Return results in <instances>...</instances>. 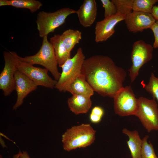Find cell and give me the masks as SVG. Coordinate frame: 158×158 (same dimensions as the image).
Returning a JSON list of instances; mask_svg holds the SVG:
<instances>
[{"instance_id":"1","label":"cell","mask_w":158,"mask_h":158,"mask_svg":"<svg viewBox=\"0 0 158 158\" xmlns=\"http://www.w3.org/2000/svg\"><path fill=\"white\" fill-rule=\"evenodd\" d=\"M81 74L94 91L103 97L113 98L123 87L127 74L109 57L95 55L85 59Z\"/></svg>"},{"instance_id":"2","label":"cell","mask_w":158,"mask_h":158,"mask_svg":"<svg viewBox=\"0 0 158 158\" xmlns=\"http://www.w3.org/2000/svg\"><path fill=\"white\" fill-rule=\"evenodd\" d=\"M96 131L89 124H82L67 129L62 136L64 150L70 151L91 145L95 139Z\"/></svg>"},{"instance_id":"3","label":"cell","mask_w":158,"mask_h":158,"mask_svg":"<svg viewBox=\"0 0 158 158\" xmlns=\"http://www.w3.org/2000/svg\"><path fill=\"white\" fill-rule=\"evenodd\" d=\"M19 60L33 65L39 64L44 67L49 71L58 80L60 76L58 70L54 48L47 39V36L43 38L42 46L39 51L35 54L21 57L18 55Z\"/></svg>"},{"instance_id":"4","label":"cell","mask_w":158,"mask_h":158,"mask_svg":"<svg viewBox=\"0 0 158 158\" xmlns=\"http://www.w3.org/2000/svg\"><path fill=\"white\" fill-rule=\"evenodd\" d=\"M76 13V11L69 8H61L53 12L44 11L37 14L36 22L40 37L47 36L65 22L69 15Z\"/></svg>"},{"instance_id":"5","label":"cell","mask_w":158,"mask_h":158,"mask_svg":"<svg viewBox=\"0 0 158 158\" xmlns=\"http://www.w3.org/2000/svg\"><path fill=\"white\" fill-rule=\"evenodd\" d=\"M85 59L82 48H78L74 56L68 59L60 67L62 68V72L55 88L61 92L66 91L71 83L81 74Z\"/></svg>"},{"instance_id":"6","label":"cell","mask_w":158,"mask_h":158,"mask_svg":"<svg viewBox=\"0 0 158 158\" xmlns=\"http://www.w3.org/2000/svg\"><path fill=\"white\" fill-rule=\"evenodd\" d=\"M135 116L139 119L148 132L158 130V105L155 99L140 97Z\"/></svg>"},{"instance_id":"7","label":"cell","mask_w":158,"mask_h":158,"mask_svg":"<svg viewBox=\"0 0 158 158\" xmlns=\"http://www.w3.org/2000/svg\"><path fill=\"white\" fill-rule=\"evenodd\" d=\"M153 47L142 40L135 42L131 55L132 65L128 70L131 82H133L139 74L141 68L152 58Z\"/></svg>"},{"instance_id":"8","label":"cell","mask_w":158,"mask_h":158,"mask_svg":"<svg viewBox=\"0 0 158 158\" xmlns=\"http://www.w3.org/2000/svg\"><path fill=\"white\" fill-rule=\"evenodd\" d=\"M3 56L5 65L0 74V89L7 96L15 90L14 74L18 70L19 59L17 54L13 51H4Z\"/></svg>"},{"instance_id":"9","label":"cell","mask_w":158,"mask_h":158,"mask_svg":"<svg viewBox=\"0 0 158 158\" xmlns=\"http://www.w3.org/2000/svg\"><path fill=\"white\" fill-rule=\"evenodd\" d=\"M115 113L120 116L135 115L138 105V99L136 98L130 86L123 87L113 98Z\"/></svg>"},{"instance_id":"10","label":"cell","mask_w":158,"mask_h":158,"mask_svg":"<svg viewBox=\"0 0 158 158\" xmlns=\"http://www.w3.org/2000/svg\"><path fill=\"white\" fill-rule=\"evenodd\" d=\"M18 70L27 75L37 85L42 86L47 88L55 87L57 80H53L48 75V70L34 66L27 62L22 61L19 59Z\"/></svg>"},{"instance_id":"11","label":"cell","mask_w":158,"mask_h":158,"mask_svg":"<svg viewBox=\"0 0 158 158\" xmlns=\"http://www.w3.org/2000/svg\"><path fill=\"white\" fill-rule=\"evenodd\" d=\"M128 30L136 33L150 28L156 20L151 14L132 11L126 16L124 20Z\"/></svg>"},{"instance_id":"12","label":"cell","mask_w":158,"mask_h":158,"mask_svg":"<svg viewBox=\"0 0 158 158\" xmlns=\"http://www.w3.org/2000/svg\"><path fill=\"white\" fill-rule=\"evenodd\" d=\"M126 15L117 13L116 15L104 18L97 22L95 28V41L96 42L105 41L115 32V26L124 20Z\"/></svg>"},{"instance_id":"13","label":"cell","mask_w":158,"mask_h":158,"mask_svg":"<svg viewBox=\"0 0 158 158\" xmlns=\"http://www.w3.org/2000/svg\"><path fill=\"white\" fill-rule=\"evenodd\" d=\"M15 87L17 99L13 109L16 110L22 105L23 100L31 92L35 90L37 85L25 74L17 70L14 74Z\"/></svg>"},{"instance_id":"14","label":"cell","mask_w":158,"mask_h":158,"mask_svg":"<svg viewBox=\"0 0 158 158\" xmlns=\"http://www.w3.org/2000/svg\"><path fill=\"white\" fill-rule=\"evenodd\" d=\"M97 11L95 0H85L76 13L81 25L88 27L91 26L95 20Z\"/></svg>"},{"instance_id":"15","label":"cell","mask_w":158,"mask_h":158,"mask_svg":"<svg viewBox=\"0 0 158 158\" xmlns=\"http://www.w3.org/2000/svg\"><path fill=\"white\" fill-rule=\"evenodd\" d=\"M67 103L70 110L76 115L87 113L92 105L90 97L82 95H72Z\"/></svg>"},{"instance_id":"16","label":"cell","mask_w":158,"mask_h":158,"mask_svg":"<svg viewBox=\"0 0 158 158\" xmlns=\"http://www.w3.org/2000/svg\"><path fill=\"white\" fill-rule=\"evenodd\" d=\"M66 91L72 95H82L90 97L94 93V90L81 74L77 77L69 85Z\"/></svg>"},{"instance_id":"17","label":"cell","mask_w":158,"mask_h":158,"mask_svg":"<svg viewBox=\"0 0 158 158\" xmlns=\"http://www.w3.org/2000/svg\"><path fill=\"white\" fill-rule=\"evenodd\" d=\"M52 45L58 64L60 67L71 58L70 53L66 48L61 38L60 35L56 34L50 39Z\"/></svg>"},{"instance_id":"18","label":"cell","mask_w":158,"mask_h":158,"mask_svg":"<svg viewBox=\"0 0 158 158\" xmlns=\"http://www.w3.org/2000/svg\"><path fill=\"white\" fill-rule=\"evenodd\" d=\"M122 133L128 137L127 143L132 158H141L142 140L140 138L138 131H130L124 128L122 130Z\"/></svg>"},{"instance_id":"19","label":"cell","mask_w":158,"mask_h":158,"mask_svg":"<svg viewBox=\"0 0 158 158\" xmlns=\"http://www.w3.org/2000/svg\"><path fill=\"white\" fill-rule=\"evenodd\" d=\"M60 37L65 46L71 52L81 39L82 32L78 30L69 29L64 31Z\"/></svg>"},{"instance_id":"20","label":"cell","mask_w":158,"mask_h":158,"mask_svg":"<svg viewBox=\"0 0 158 158\" xmlns=\"http://www.w3.org/2000/svg\"><path fill=\"white\" fill-rule=\"evenodd\" d=\"M8 6L18 8H26L33 13L39 9L42 3L36 0H7Z\"/></svg>"},{"instance_id":"21","label":"cell","mask_w":158,"mask_h":158,"mask_svg":"<svg viewBox=\"0 0 158 158\" xmlns=\"http://www.w3.org/2000/svg\"><path fill=\"white\" fill-rule=\"evenodd\" d=\"M158 0H134L133 11L151 14L154 5Z\"/></svg>"},{"instance_id":"22","label":"cell","mask_w":158,"mask_h":158,"mask_svg":"<svg viewBox=\"0 0 158 158\" xmlns=\"http://www.w3.org/2000/svg\"><path fill=\"white\" fill-rule=\"evenodd\" d=\"M116 6L117 13L126 15L132 12L134 0H112Z\"/></svg>"},{"instance_id":"23","label":"cell","mask_w":158,"mask_h":158,"mask_svg":"<svg viewBox=\"0 0 158 158\" xmlns=\"http://www.w3.org/2000/svg\"><path fill=\"white\" fill-rule=\"evenodd\" d=\"M143 87L152 95L153 99H156L158 102V78L152 73L147 84H142Z\"/></svg>"},{"instance_id":"24","label":"cell","mask_w":158,"mask_h":158,"mask_svg":"<svg viewBox=\"0 0 158 158\" xmlns=\"http://www.w3.org/2000/svg\"><path fill=\"white\" fill-rule=\"evenodd\" d=\"M149 137L148 135H146L142 139L141 158H158L156 155L152 144L147 142Z\"/></svg>"},{"instance_id":"25","label":"cell","mask_w":158,"mask_h":158,"mask_svg":"<svg viewBox=\"0 0 158 158\" xmlns=\"http://www.w3.org/2000/svg\"><path fill=\"white\" fill-rule=\"evenodd\" d=\"M100 1L104 9V18L110 17L117 14L116 6L111 1L101 0Z\"/></svg>"},{"instance_id":"26","label":"cell","mask_w":158,"mask_h":158,"mask_svg":"<svg viewBox=\"0 0 158 158\" xmlns=\"http://www.w3.org/2000/svg\"><path fill=\"white\" fill-rule=\"evenodd\" d=\"M150 29L152 31L154 38L153 47L154 48H158V21L157 20Z\"/></svg>"},{"instance_id":"27","label":"cell","mask_w":158,"mask_h":158,"mask_svg":"<svg viewBox=\"0 0 158 158\" xmlns=\"http://www.w3.org/2000/svg\"><path fill=\"white\" fill-rule=\"evenodd\" d=\"M104 109L99 106H95L92 109L91 113L103 117L104 114Z\"/></svg>"},{"instance_id":"28","label":"cell","mask_w":158,"mask_h":158,"mask_svg":"<svg viewBox=\"0 0 158 158\" xmlns=\"http://www.w3.org/2000/svg\"><path fill=\"white\" fill-rule=\"evenodd\" d=\"M13 158H30V157L27 152L23 151L22 152L20 150L18 154L13 156Z\"/></svg>"},{"instance_id":"29","label":"cell","mask_w":158,"mask_h":158,"mask_svg":"<svg viewBox=\"0 0 158 158\" xmlns=\"http://www.w3.org/2000/svg\"><path fill=\"white\" fill-rule=\"evenodd\" d=\"M151 14L155 20L158 21V5L154 6Z\"/></svg>"},{"instance_id":"30","label":"cell","mask_w":158,"mask_h":158,"mask_svg":"<svg viewBox=\"0 0 158 158\" xmlns=\"http://www.w3.org/2000/svg\"><path fill=\"white\" fill-rule=\"evenodd\" d=\"M8 6L7 0H0V6Z\"/></svg>"},{"instance_id":"31","label":"cell","mask_w":158,"mask_h":158,"mask_svg":"<svg viewBox=\"0 0 158 158\" xmlns=\"http://www.w3.org/2000/svg\"><path fill=\"white\" fill-rule=\"evenodd\" d=\"M0 158H3L1 155H0Z\"/></svg>"}]
</instances>
